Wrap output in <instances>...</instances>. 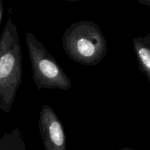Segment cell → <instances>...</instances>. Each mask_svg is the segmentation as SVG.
<instances>
[{"label":"cell","instance_id":"cell-6","mask_svg":"<svg viewBox=\"0 0 150 150\" xmlns=\"http://www.w3.org/2000/svg\"><path fill=\"white\" fill-rule=\"evenodd\" d=\"M0 150H26L23 136L18 128L4 133L0 139Z\"/></svg>","mask_w":150,"mask_h":150},{"label":"cell","instance_id":"cell-3","mask_svg":"<svg viewBox=\"0 0 150 150\" xmlns=\"http://www.w3.org/2000/svg\"><path fill=\"white\" fill-rule=\"evenodd\" d=\"M26 42L32 66V77L38 90L70 89L72 83L68 76L34 34L31 32L26 34Z\"/></svg>","mask_w":150,"mask_h":150},{"label":"cell","instance_id":"cell-2","mask_svg":"<svg viewBox=\"0 0 150 150\" xmlns=\"http://www.w3.org/2000/svg\"><path fill=\"white\" fill-rule=\"evenodd\" d=\"M62 40L66 54L83 65H97L108 51L102 30L95 22L89 21L72 23L64 32Z\"/></svg>","mask_w":150,"mask_h":150},{"label":"cell","instance_id":"cell-7","mask_svg":"<svg viewBox=\"0 0 150 150\" xmlns=\"http://www.w3.org/2000/svg\"><path fill=\"white\" fill-rule=\"evenodd\" d=\"M3 2H4V0H0V24H1V19H2L3 17V11H4Z\"/></svg>","mask_w":150,"mask_h":150},{"label":"cell","instance_id":"cell-4","mask_svg":"<svg viewBox=\"0 0 150 150\" xmlns=\"http://www.w3.org/2000/svg\"><path fill=\"white\" fill-rule=\"evenodd\" d=\"M38 125L45 150H67L64 126L49 105H44L41 108Z\"/></svg>","mask_w":150,"mask_h":150},{"label":"cell","instance_id":"cell-5","mask_svg":"<svg viewBox=\"0 0 150 150\" xmlns=\"http://www.w3.org/2000/svg\"><path fill=\"white\" fill-rule=\"evenodd\" d=\"M133 46L139 63V70L150 83V34L146 37L133 38Z\"/></svg>","mask_w":150,"mask_h":150},{"label":"cell","instance_id":"cell-8","mask_svg":"<svg viewBox=\"0 0 150 150\" xmlns=\"http://www.w3.org/2000/svg\"><path fill=\"white\" fill-rule=\"evenodd\" d=\"M140 4H144V5H146L147 7H149L150 6V0H138Z\"/></svg>","mask_w":150,"mask_h":150},{"label":"cell","instance_id":"cell-1","mask_svg":"<svg viewBox=\"0 0 150 150\" xmlns=\"http://www.w3.org/2000/svg\"><path fill=\"white\" fill-rule=\"evenodd\" d=\"M22 53L17 27L10 17L0 37V108L8 114L22 80Z\"/></svg>","mask_w":150,"mask_h":150},{"label":"cell","instance_id":"cell-10","mask_svg":"<svg viewBox=\"0 0 150 150\" xmlns=\"http://www.w3.org/2000/svg\"><path fill=\"white\" fill-rule=\"evenodd\" d=\"M67 1H81V0H66Z\"/></svg>","mask_w":150,"mask_h":150},{"label":"cell","instance_id":"cell-9","mask_svg":"<svg viewBox=\"0 0 150 150\" xmlns=\"http://www.w3.org/2000/svg\"><path fill=\"white\" fill-rule=\"evenodd\" d=\"M119 150H134L133 149H132V148H128V147H126V148H123V149H120Z\"/></svg>","mask_w":150,"mask_h":150}]
</instances>
